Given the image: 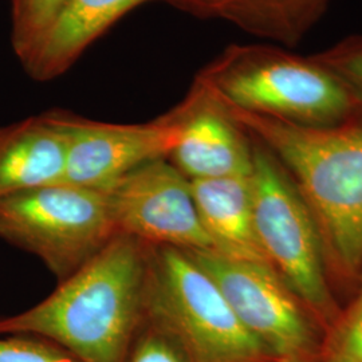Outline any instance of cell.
Segmentation results:
<instances>
[{
	"label": "cell",
	"mask_w": 362,
	"mask_h": 362,
	"mask_svg": "<svg viewBox=\"0 0 362 362\" xmlns=\"http://www.w3.org/2000/svg\"><path fill=\"white\" fill-rule=\"evenodd\" d=\"M149 246L122 233L52 296L0 318V336L39 337L78 362H125L145 320Z\"/></svg>",
	"instance_id": "obj_1"
},
{
	"label": "cell",
	"mask_w": 362,
	"mask_h": 362,
	"mask_svg": "<svg viewBox=\"0 0 362 362\" xmlns=\"http://www.w3.org/2000/svg\"><path fill=\"white\" fill-rule=\"evenodd\" d=\"M219 103L296 175L337 262L357 269L362 263V125L322 128Z\"/></svg>",
	"instance_id": "obj_2"
},
{
	"label": "cell",
	"mask_w": 362,
	"mask_h": 362,
	"mask_svg": "<svg viewBox=\"0 0 362 362\" xmlns=\"http://www.w3.org/2000/svg\"><path fill=\"white\" fill-rule=\"evenodd\" d=\"M145 321L167 333L188 362H275L239 321L218 286L179 248L149 246Z\"/></svg>",
	"instance_id": "obj_3"
},
{
	"label": "cell",
	"mask_w": 362,
	"mask_h": 362,
	"mask_svg": "<svg viewBox=\"0 0 362 362\" xmlns=\"http://www.w3.org/2000/svg\"><path fill=\"white\" fill-rule=\"evenodd\" d=\"M117 235L101 191L54 184L0 199V238L64 281Z\"/></svg>",
	"instance_id": "obj_4"
},
{
	"label": "cell",
	"mask_w": 362,
	"mask_h": 362,
	"mask_svg": "<svg viewBox=\"0 0 362 362\" xmlns=\"http://www.w3.org/2000/svg\"><path fill=\"white\" fill-rule=\"evenodd\" d=\"M252 208L259 243L272 269L322 320L334 317L318 227L302 199L263 151L252 152Z\"/></svg>",
	"instance_id": "obj_5"
},
{
	"label": "cell",
	"mask_w": 362,
	"mask_h": 362,
	"mask_svg": "<svg viewBox=\"0 0 362 362\" xmlns=\"http://www.w3.org/2000/svg\"><path fill=\"white\" fill-rule=\"evenodd\" d=\"M218 286L239 321L276 358L318 357L317 333L276 272L214 251H185Z\"/></svg>",
	"instance_id": "obj_6"
},
{
	"label": "cell",
	"mask_w": 362,
	"mask_h": 362,
	"mask_svg": "<svg viewBox=\"0 0 362 362\" xmlns=\"http://www.w3.org/2000/svg\"><path fill=\"white\" fill-rule=\"evenodd\" d=\"M216 90L223 104L306 125L337 119L351 106L349 91L334 74L290 57L236 67Z\"/></svg>",
	"instance_id": "obj_7"
},
{
	"label": "cell",
	"mask_w": 362,
	"mask_h": 362,
	"mask_svg": "<svg viewBox=\"0 0 362 362\" xmlns=\"http://www.w3.org/2000/svg\"><path fill=\"white\" fill-rule=\"evenodd\" d=\"M117 233L148 246L214 251L191 192V181L169 158L134 169L105 191Z\"/></svg>",
	"instance_id": "obj_8"
},
{
	"label": "cell",
	"mask_w": 362,
	"mask_h": 362,
	"mask_svg": "<svg viewBox=\"0 0 362 362\" xmlns=\"http://www.w3.org/2000/svg\"><path fill=\"white\" fill-rule=\"evenodd\" d=\"M55 117L66 137L62 182L101 192L134 169L168 158L180 133V112L146 124Z\"/></svg>",
	"instance_id": "obj_9"
},
{
	"label": "cell",
	"mask_w": 362,
	"mask_h": 362,
	"mask_svg": "<svg viewBox=\"0 0 362 362\" xmlns=\"http://www.w3.org/2000/svg\"><path fill=\"white\" fill-rule=\"evenodd\" d=\"M169 161L189 180L252 173V152L221 106L180 110V133Z\"/></svg>",
	"instance_id": "obj_10"
},
{
	"label": "cell",
	"mask_w": 362,
	"mask_h": 362,
	"mask_svg": "<svg viewBox=\"0 0 362 362\" xmlns=\"http://www.w3.org/2000/svg\"><path fill=\"white\" fill-rule=\"evenodd\" d=\"M145 1L149 0H67L21 59L27 73L39 81L62 74L121 16Z\"/></svg>",
	"instance_id": "obj_11"
},
{
	"label": "cell",
	"mask_w": 362,
	"mask_h": 362,
	"mask_svg": "<svg viewBox=\"0 0 362 362\" xmlns=\"http://www.w3.org/2000/svg\"><path fill=\"white\" fill-rule=\"evenodd\" d=\"M189 181L194 207L214 252L272 267L255 231L251 175Z\"/></svg>",
	"instance_id": "obj_12"
},
{
	"label": "cell",
	"mask_w": 362,
	"mask_h": 362,
	"mask_svg": "<svg viewBox=\"0 0 362 362\" xmlns=\"http://www.w3.org/2000/svg\"><path fill=\"white\" fill-rule=\"evenodd\" d=\"M66 137L55 115L0 128V199L64 180Z\"/></svg>",
	"instance_id": "obj_13"
},
{
	"label": "cell",
	"mask_w": 362,
	"mask_h": 362,
	"mask_svg": "<svg viewBox=\"0 0 362 362\" xmlns=\"http://www.w3.org/2000/svg\"><path fill=\"white\" fill-rule=\"evenodd\" d=\"M67 0H11L13 45L22 59L35 45Z\"/></svg>",
	"instance_id": "obj_14"
},
{
	"label": "cell",
	"mask_w": 362,
	"mask_h": 362,
	"mask_svg": "<svg viewBox=\"0 0 362 362\" xmlns=\"http://www.w3.org/2000/svg\"><path fill=\"white\" fill-rule=\"evenodd\" d=\"M325 362H362V297L337 325L324 350Z\"/></svg>",
	"instance_id": "obj_15"
},
{
	"label": "cell",
	"mask_w": 362,
	"mask_h": 362,
	"mask_svg": "<svg viewBox=\"0 0 362 362\" xmlns=\"http://www.w3.org/2000/svg\"><path fill=\"white\" fill-rule=\"evenodd\" d=\"M0 362H78L66 350L39 337L0 336Z\"/></svg>",
	"instance_id": "obj_16"
},
{
	"label": "cell",
	"mask_w": 362,
	"mask_h": 362,
	"mask_svg": "<svg viewBox=\"0 0 362 362\" xmlns=\"http://www.w3.org/2000/svg\"><path fill=\"white\" fill-rule=\"evenodd\" d=\"M129 362H188L179 345L155 325L144 320Z\"/></svg>",
	"instance_id": "obj_17"
},
{
	"label": "cell",
	"mask_w": 362,
	"mask_h": 362,
	"mask_svg": "<svg viewBox=\"0 0 362 362\" xmlns=\"http://www.w3.org/2000/svg\"><path fill=\"white\" fill-rule=\"evenodd\" d=\"M329 64L342 77L362 88V45L332 54Z\"/></svg>",
	"instance_id": "obj_18"
},
{
	"label": "cell",
	"mask_w": 362,
	"mask_h": 362,
	"mask_svg": "<svg viewBox=\"0 0 362 362\" xmlns=\"http://www.w3.org/2000/svg\"><path fill=\"white\" fill-rule=\"evenodd\" d=\"M275 362H318L317 357H288V358H279Z\"/></svg>",
	"instance_id": "obj_19"
},
{
	"label": "cell",
	"mask_w": 362,
	"mask_h": 362,
	"mask_svg": "<svg viewBox=\"0 0 362 362\" xmlns=\"http://www.w3.org/2000/svg\"><path fill=\"white\" fill-rule=\"evenodd\" d=\"M361 297H362V296H361Z\"/></svg>",
	"instance_id": "obj_20"
}]
</instances>
